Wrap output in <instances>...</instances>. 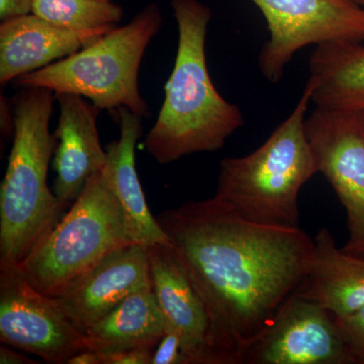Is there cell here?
Instances as JSON below:
<instances>
[{"instance_id":"484cf974","label":"cell","mask_w":364,"mask_h":364,"mask_svg":"<svg viewBox=\"0 0 364 364\" xmlns=\"http://www.w3.org/2000/svg\"><path fill=\"white\" fill-rule=\"evenodd\" d=\"M354 1H356L358 4H360V6H364V0H354Z\"/></svg>"},{"instance_id":"52a82bcc","label":"cell","mask_w":364,"mask_h":364,"mask_svg":"<svg viewBox=\"0 0 364 364\" xmlns=\"http://www.w3.org/2000/svg\"><path fill=\"white\" fill-rule=\"evenodd\" d=\"M264 16L269 38L258 64L277 83L294 55L310 45L364 43V6L354 0H250Z\"/></svg>"},{"instance_id":"9c48e42d","label":"cell","mask_w":364,"mask_h":364,"mask_svg":"<svg viewBox=\"0 0 364 364\" xmlns=\"http://www.w3.org/2000/svg\"><path fill=\"white\" fill-rule=\"evenodd\" d=\"M0 341L51 364L66 363L88 349L85 333L72 324L51 296L31 286L18 268L0 269Z\"/></svg>"},{"instance_id":"277c9868","label":"cell","mask_w":364,"mask_h":364,"mask_svg":"<svg viewBox=\"0 0 364 364\" xmlns=\"http://www.w3.org/2000/svg\"><path fill=\"white\" fill-rule=\"evenodd\" d=\"M312 85L269 138L250 154L220 163L215 198L255 224L299 228V195L318 173L305 122Z\"/></svg>"},{"instance_id":"603a6c76","label":"cell","mask_w":364,"mask_h":364,"mask_svg":"<svg viewBox=\"0 0 364 364\" xmlns=\"http://www.w3.org/2000/svg\"><path fill=\"white\" fill-rule=\"evenodd\" d=\"M33 0H0L1 21L32 14Z\"/></svg>"},{"instance_id":"6da1fadb","label":"cell","mask_w":364,"mask_h":364,"mask_svg":"<svg viewBox=\"0 0 364 364\" xmlns=\"http://www.w3.org/2000/svg\"><path fill=\"white\" fill-rule=\"evenodd\" d=\"M157 221L205 304L222 364H241L298 291L315 241L301 228L247 221L215 196L166 210Z\"/></svg>"},{"instance_id":"2e32d148","label":"cell","mask_w":364,"mask_h":364,"mask_svg":"<svg viewBox=\"0 0 364 364\" xmlns=\"http://www.w3.org/2000/svg\"><path fill=\"white\" fill-rule=\"evenodd\" d=\"M310 267L296 294L324 306L334 318L364 306V258L338 248L327 228L316 235Z\"/></svg>"},{"instance_id":"30bf717a","label":"cell","mask_w":364,"mask_h":364,"mask_svg":"<svg viewBox=\"0 0 364 364\" xmlns=\"http://www.w3.org/2000/svg\"><path fill=\"white\" fill-rule=\"evenodd\" d=\"M355 364L336 321L294 294L242 355L241 364Z\"/></svg>"},{"instance_id":"8fae6325","label":"cell","mask_w":364,"mask_h":364,"mask_svg":"<svg viewBox=\"0 0 364 364\" xmlns=\"http://www.w3.org/2000/svg\"><path fill=\"white\" fill-rule=\"evenodd\" d=\"M151 286L148 248L124 246L51 296L79 331L86 333L134 291Z\"/></svg>"},{"instance_id":"4fadbf2b","label":"cell","mask_w":364,"mask_h":364,"mask_svg":"<svg viewBox=\"0 0 364 364\" xmlns=\"http://www.w3.org/2000/svg\"><path fill=\"white\" fill-rule=\"evenodd\" d=\"M56 95L60 107L53 168L56 178L53 191L70 208L91 177L105 168L107 153L102 147L97 130L100 109L85 97L73 93Z\"/></svg>"},{"instance_id":"e0dca14e","label":"cell","mask_w":364,"mask_h":364,"mask_svg":"<svg viewBox=\"0 0 364 364\" xmlns=\"http://www.w3.org/2000/svg\"><path fill=\"white\" fill-rule=\"evenodd\" d=\"M315 107L364 114V43H326L309 61Z\"/></svg>"},{"instance_id":"ac0fdd59","label":"cell","mask_w":364,"mask_h":364,"mask_svg":"<svg viewBox=\"0 0 364 364\" xmlns=\"http://www.w3.org/2000/svg\"><path fill=\"white\" fill-rule=\"evenodd\" d=\"M165 331V318L152 284L127 296L122 303L86 331L88 349L153 347Z\"/></svg>"},{"instance_id":"5b68a950","label":"cell","mask_w":364,"mask_h":364,"mask_svg":"<svg viewBox=\"0 0 364 364\" xmlns=\"http://www.w3.org/2000/svg\"><path fill=\"white\" fill-rule=\"evenodd\" d=\"M159 7L149 4L135 18L112 28L92 44L50 65L14 79L16 88L42 87L90 100L102 111L127 107L148 117L149 107L139 88L144 54L161 28Z\"/></svg>"},{"instance_id":"cb8c5ba5","label":"cell","mask_w":364,"mask_h":364,"mask_svg":"<svg viewBox=\"0 0 364 364\" xmlns=\"http://www.w3.org/2000/svg\"><path fill=\"white\" fill-rule=\"evenodd\" d=\"M0 363L1 364H36L38 361L26 358L21 353L14 352L13 349L9 348L6 344L0 346Z\"/></svg>"},{"instance_id":"9a60e30c","label":"cell","mask_w":364,"mask_h":364,"mask_svg":"<svg viewBox=\"0 0 364 364\" xmlns=\"http://www.w3.org/2000/svg\"><path fill=\"white\" fill-rule=\"evenodd\" d=\"M119 111L121 136L107 146L105 170L121 203L131 244L152 247L171 245L168 235L151 213L136 168V145L143 134L142 117L127 107Z\"/></svg>"},{"instance_id":"5bb4252c","label":"cell","mask_w":364,"mask_h":364,"mask_svg":"<svg viewBox=\"0 0 364 364\" xmlns=\"http://www.w3.org/2000/svg\"><path fill=\"white\" fill-rule=\"evenodd\" d=\"M114 26L74 31L61 28L33 14L1 21L0 83L13 82L92 44Z\"/></svg>"},{"instance_id":"ba28073f","label":"cell","mask_w":364,"mask_h":364,"mask_svg":"<svg viewBox=\"0 0 364 364\" xmlns=\"http://www.w3.org/2000/svg\"><path fill=\"white\" fill-rule=\"evenodd\" d=\"M305 129L318 173L346 210L349 238L342 250L364 258V114L315 107Z\"/></svg>"},{"instance_id":"4316f807","label":"cell","mask_w":364,"mask_h":364,"mask_svg":"<svg viewBox=\"0 0 364 364\" xmlns=\"http://www.w3.org/2000/svg\"><path fill=\"white\" fill-rule=\"evenodd\" d=\"M102 1H111V0H102Z\"/></svg>"},{"instance_id":"3957f363","label":"cell","mask_w":364,"mask_h":364,"mask_svg":"<svg viewBox=\"0 0 364 364\" xmlns=\"http://www.w3.org/2000/svg\"><path fill=\"white\" fill-rule=\"evenodd\" d=\"M54 91L21 88L14 98L13 147L0 188V269L18 268L66 214L48 186L57 146L50 132Z\"/></svg>"},{"instance_id":"ffe728a7","label":"cell","mask_w":364,"mask_h":364,"mask_svg":"<svg viewBox=\"0 0 364 364\" xmlns=\"http://www.w3.org/2000/svg\"><path fill=\"white\" fill-rule=\"evenodd\" d=\"M340 334L355 364H364V306L343 318H335Z\"/></svg>"},{"instance_id":"7402d4cb","label":"cell","mask_w":364,"mask_h":364,"mask_svg":"<svg viewBox=\"0 0 364 364\" xmlns=\"http://www.w3.org/2000/svg\"><path fill=\"white\" fill-rule=\"evenodd\" d=\"M100 364H151L155 348L133 347V348L97 350Z\"/></svg>"},{"instance_id":"d4e9b609","label":"cell","mask_w":364,"mask_h":364,"mask_svg":"<svg viewBox=\"0 0 364 364\" xmlns=\"http://www.w3.org/2000/svg\"><path fill=\"white\" fill-rule=\"evenodd\" d=\"M67 364H100V355L97 350H86L78 352L74 354L67 360Z\"/></svg>"},{"instance_id":"44dd1931","label":"cell","mask_w":364,"mask_h":364,"mask_svg":"<svg viewBox=\"0 0 364 364\" xmlns=\"http://www.w3.org/2000/svg\"><path fill=\"white\" fill-rule=\"evenodd\" d=\"M151 364H186L181 334L166 322L164 334L155 348Z\"/></svg>"},{"instance_id":"8992f818","label":"cell","mask_w":364,"mask_h":364,"mask_svg":"<svg viewBox=\"0 0 364 364\" xmlns=\"http://www.w3.org/2000/svg\"><path fill=\"white\" fill-rule=\"evenodd\" d=\"M128 245L124 210L104 168L91 177L59 224L18 269L40 293L55 296L109 254Z\"/></svg>"},{"instance_id":"7a4b0ae2","label":"cell","mask_w":364,"mask_h":364,"mask_svg":"<svg viewBox=\"0 0 364 364\" xmlns=\"http://www.w3.org/2000/svg\"><path fill=\"white\" fill-rule=\"evenodd\" d=\"M171 6L178 26L176 63L156 122L144 141L160 164L219 151L245 123L240 107L222 97L208 72L205 41L212 11L198 0H172Z\"/></svg>"},{"instance_id":"d6986e66","label":"cell","mask_w":364,"mask_h":364,"mask_svg":"<svg viewBox=\"0 0 364 364\" xmlns=\"http://www.w3.org/2000/svg\"><path fill=\"white\" fill-rule=\"evenodd\" d=\"M32 14L53 25L80 31L114 26L123 9L102 0H33Z\"/></svg>"},{"instance_id":"7c38bea8","label":"cell","mask_w":364,"mask_h":364,"mask_svg":"<svg viewBox=\"0 0 364 364\" xmlns=\"http://www.w3.org/2000/svg\"><path fill=\"white\" fill-rule=\"evenodd\" d=\"M151 284L165 322L181 334L186 364H222L200 294L172 245L148 248Z\"/></svg>"}]
</instances>
